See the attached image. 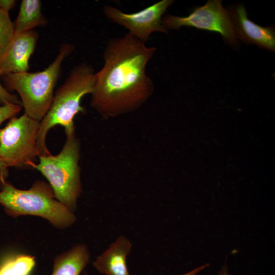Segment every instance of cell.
<instances>
[{
    "instance_id": "obj_16",
    "label": "cell",
    "mask_w": 275,
    "mask_h": 275,
    "mask_svg": "<svg viewBox=\"0 0 275 275\" xmlns=\"http://www.w3.org/2000/svg\"><path fill=\"white\" fill-rule=\"evenodd\" d=\"M21 109V106L12 103H6L0 106V125L9 118L15 117ZM6 177L7 172L5 171L0 165V176Z\"/></svg>"
},
{
    "instance_id": "obj_3",
    "label": "cell",
    "mask_w": 275,
    "mask_h": 275,
    "mask_svg": "<svg viewBox=\"0 0 275 275\" xmlns=\"http://www.w3.org/2000/svg\"><path fill=\"white\" fill-rule=\"evenodd\" d=\"M0 176V204L9 216L33 215L47 219L54 227L64 229L71 226L76 216L58 201L49 183L35 182L27 190L16 188Z\"/></svg>"
},
{
    "instance_id": "obj_14",
    "label": "cell",
    "mask_w": 275,
    "mask_h": 275,
    "mask_svg": "<svg viewBox=\"0 0 275 275\" xmlns=\"http://www.w3.org/2000/svg\"><path fill=\"white\" fill-rule=\"evenodd\" d=\"M35 266L34 257L12 254L0 261V275H30Z\"/></svg>"
},
{
    "instance_id": "obj_12",
    "label": "cell",
    "mask_w": 275,
    "mask_h": 275,
    "mask_svg": "<svg viewBox=\"0 0 275 275\" xmlns=\"http://www.w3.org/2000/svg\"><path fill=\"white\" fill-rule=\"evenodd\" d=\"M90 261V253L87 245H75L56 257L51 275H79Z\"/></svg>"
},
{
    "instance_id": "obj_8",
    "label": "cell",
    "mask_w": 275,
    "mask_h": 275,
    "mask_svg": "<svg viewBox=\"0 0 275 275\" xmlns=\"http://www.w3.org/2000/svg\"><path fill=\"white\" fill-rule=\"evenodd\" d=\"M174 2V0H162L132 13H124L114 6L105 5L103 12L108 20L124 27L131 35L145 43L154 32L168 34V30L162 24V18Z\"/></svg>"
},
{
    "instance_id": "obj_19",
    "label": "cell",
    "mask_w": 275,
    "mask_h": 275,
    "mask_svg": "<svg viewBox=\"0 0 275 275\" xmlns=\"http://www.w3.org/2000/svg\"><path fill=\"white\" fill-rule=\"evenodd\" d=\"M208 266V264H206L201 266H199L197 268H196L188 272H186V273H185L184 274H182L180 275H197L199 272L202 271L203 269H204L205 268H206Z\"/></svg>"
},
{
    "instance_id": "obj_2",
    "label": "cell",
    "mask_w": 275,
    "mask_h": 275,
    "mask_svg": "<svg viewBox=\"0 0 275 275\" xmlns=\"http://www.w3.org/2000/svg\"><path fill=\"white\" fill-rule=\"evenodd\" d=\"M93 67L84 62L75 66L64 82L56 91L50 106L40 122L37 139L38 157L50 154L46 144L48 131L56 125L64 128L66 136L75 134L74 117L83 113L82 98L91 94L93 87Z\"/></svg>"
},
{
    "instance_id": "obj_7",
    "label": "cell",
    "mask_w": 275,
    "mask_h": 275,
    "mask_svg": "<svg viewBox=\"0 0 275 275\" xmlns=\"http://www.w3.org/2000/svg\"><path fill=\"white\" fill-rule=\"evenodd\" d=\"M162 24L168 31L191 26L217 32L232 45L238 43L228 11L223 8L220 0H209L187 16L166 15L162 18Z\"/></svg>"
},
{
    "instance_id": "obj_20",
    "label": "cell",
    "mask_w": 275,
    "mask_h": 275,
    "mask_svg": "<svg viewBox=\"0 0 275 275\" xmlns=\"http://www.w3.org/2000/svg\"><path fill=\"white\" fill-rule=\"evenodd\" d=\"M217 275H230L226 266H224L220 270Z\"/></svg>"
},
{
    "instance_id": "obj_4",
    "label": "cell",
    "mask_w": 275,
    "mask_h": 275,
    "mask_svg": "<svg viewBox=\"0 0 275 275\" xmlns=\"http://www.w3.org/2000/svg\"><path fill=\"white\" fill-rule=\"evenodd\" d=\"M74 48L75 46L70 43L61 44L55 59L42 71L3 75L7 87L19 94L25 115L39 122L45 117L52 101L54 88L61 75L62 64Z\"/></svg>"
},
{
    "instance_id": "obj_6",
    "label": "cell",
    "mask_w": 275,
    "mask_h": 275,
    "mask_svg": "<svg viewBox=\"0 0 275 275\" xmlns=\"http://www.w3.org/2000/svg\"><path fill=\"white\" fill-rule=\"evenodd\" d=\"M40 122L25 114L11 118L0 129V165L8 167L31 168L38 157L37 139Z\"/></svg>"
},
{
    "instance_id": "obj_11",
    "label": "cell",
    "mask_w": 275,
    "mask_h": 275,
    "mask_svg": "<svg viewBox=\"0 0 275 275\" xmlns=\"http://www.w3.org/2000/svg\"><path fill=\"white\" fill-rule=\"evenodd\" d=\"M132 248L126 237L119 236L93 262L95 269L105 275H130L127 267L126 258Z\"/></svg>"
},
{
    "instance_id": "obj_18",
    "label": "cell",
    "mask_w": 275,
    "mask_h": 275,
    "mask_svg": "<svg viewBox=\"0 0 275 275\" xmlns=\"http://www.w3.org/2000/svg\"><path fill=\"white\" fill-rule=\"evenodd\" d=\"M16 3L13 0H0V9L8 13Z\"/></svg>"
},
{
    "instance_id": "obj_5",
    "label": "cell",
    "mask_w": 275,
    "mask_h": 275,
    "mask_svg": "<svg viewBox=\"0 0 275 275\" xmlns=\"http://www.w3.org/2000/svg\"><path fill=\"white\" fill-rule=\"evenodd\" d=\"M79 156L80 145L75 133L66 136L59 154L39 156V163H34L31 167L47 179L57 199L72 212L76 208L77 200L82 191Z\"/></svg>"
},
{
    "instance_id": "obj_17",
    "label": "cell",
    "mask_w": 275,
    "mask_h": 275,
    "mask_svg": "<svg viewBox=\"0 0 275 275\" xmlns=\"http://www.w3.org/2000/svg\"><path fill=\"white\" fill-rule=\"evenodd\" d=\"M0 103L3 105L6 103H12L21 105L22 103L17 97L10 93L1 84L0 82Z\"/></svg>"
},
{
    "instance_id": "obj_21",
    "label": "cell",
    "mask_w": 275,
    "mask_h": 275,
    "mask_svg": "<svg viewBox=\"0 0 275 275\" xmlns=\"http://www.w3.org/2000/svg\"><path fill=\"white\" fill-rule=\"evenodd\" d=\"M81 275H88L87 272L86 270H84L82 272V274Z\"/></svg>"
},
{
    "instance_id": "obj_1",
    "label": "cell",
    "mask_w": 275,
    "mask_h": 275,
    "mask_svg": "<svg viewBox=\"0 0 275 275\" xmlns=\"http://www.w3.org/2000/svg\"><path fill=\"white\" fill-rule=\"evenodd\" d=\"M156 50L129 33L110 39L103 51V65L94 74L91 106L104 118L141 107L153 93L146 67Z\"/></svg>"
},
{
    "instance_id": "obj_10",
    "label": "cell",
    "mask_w": 275,
    "mask_h": 275,
    "mask_svg": "<svg viewBox=\"0 0 275 275\" xmlns=\"http://www.w3.org/2000/svg\"><path fill=\"white\" fill-rule=\"evenodd\" d=\"M38 38L34 30L14 36L8 51L0 59V76L28 72L29 60L35 50Z\"/></svg>"
},
{
    "instance_id": "obj_13",
    "label": "cell",
    "mask_w": 275,
    "mask_h": 275,
    "mask_svg": "<svg viewBox=\"0 0 275 275\" xmlns=\"http://www.w3.org/2000/svg\"><path fill=\"white\" fill-rule=\"evenodd\" d=\"M41 12V3L38 0H23L14 24L15 36L33 30L46 23Z\"/></svg>"
},
{
    "instance_id": "obj_9",
    "label": "cell",
    "mask_w": 275,
    "mask_h": 275,
    "mask_svg": "<svg viewBox=\"0 0 275 275\" xmlns=\"http://www.w3.org/2000/svg\"><path fill=\"white\" fill-rule=\"evenodd\" d=\"M228 11L237 39L268 50H275V31L273 26L263 27L250 20L242 4L230 7Z\"/></svg>"
},
{
    "instance_id": "obj_15",
    "label": "cell",
    "mask_w": 275,
    "mask_h": 275,
    "mask_svg": "<svg viewBox=\"0 0 275 275\" xmlns=\"http://www.w3.org/2000/svg\"><path fill=\"white\" fill-rule=\"evenodd\" d=\"M14 36V24L8 13L0 9V59L8 51Z\"/></svg>"
}]
</instances>
